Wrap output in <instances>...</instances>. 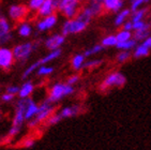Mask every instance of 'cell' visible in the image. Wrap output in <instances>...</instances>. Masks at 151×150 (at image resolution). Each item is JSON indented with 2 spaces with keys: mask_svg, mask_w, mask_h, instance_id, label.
Returning <instances> with one entry per match:
<instances>
[{
  "mask_svg": "<svg viewBox=\"0 0 151 150\" xmlns=\"http://www.w3.org/2000/svg\"><path fill=\"white\" fill-rule=\"evenodd\" d=\"M28 102H29V98L18 99V101L15 104V110L13 118H12V124L9 132H8V136L9 137H15L20 132V130H22L24 123L26 121V119H25V110H26Z\"/></svg>",
  "mask_w": 151,
  "mask_h": 150,
  "instance_id": "6da1fadb",
  "label": "cell"
},
{
  "mask_svg": "<svg viewBox=\"0 0 151 150\" xmlns=\"http://www.w3.org/2000/svg\"><path fill=\"white\" fill-rule=\"evenodd\" d=\"M74 92H75V87L74 86L69 85L68 83L58 81V83L52 85V87L48 90L47 98L45 100L52 104H56L61 100H63L64 98L72 95Z\"/></svg>",
  "mask_w": 151,
  "mask_h": 150,
  "instance_id": "7a4b0ae2",
  "label": "cell"
},
{
  "mask_svg": "<svg viewBox=\"0 0 151 150\" xmlns=\"http://www.w3.org/2000/svg\"><path fill=\"white\" fill-rule=\"evenodd\" d=\"M40 46V42L38 41H28V42H23V43L16 44L12 50L14 54L15 61L19 64H25L29 60L31 55L37 50Z\"/></svg>",
  "mask_w": 151,
  "mask_h": 150,
  "instance_id": "3957f363",
  "label": "cell"
},
{
  "mask_svg": "<svg viewBox=\"0 0 151 150\" xmlns=\"http://www.w3.org/2000/svg\"><path fill=\"white\" fill-rule=\"evenodd\" d=\"M125 84H127L125 75L119 71H114V72L108 73L106 77L103 79V81L100 85V90L102 92H107L111 89L122 88Z\"/></svg>",
  "mask_w": 151,
  "mask_h": 150,
  "instance_id": "277c9868",
  "label": "cell"
},
{
  "mask_svg": "<svg viewBox=\"0 0 151 150\" xmlns=\"http://www.w3.org/2000/svg\"><path fill=\"white\" fill-rule=\"evenodd\" d=\"M54 112H55V104L44 100L42 103L39 104V110L35 118H32L31 120L27 121L28 122V128L32 129V128L40 125L41 123H44Z\"/></svg>",
  "mask_w": 151,
  "mask_h": 150,
  "instance_id": "5b68a950",
  "label": "cell"
},
{
  "mask_svg": "<svg viewBox=\"0 0 151 150\" xmlns=\"http://www.w3.org/2000/svg\"><path fill=\"white\" fill-rule=\"evenodd\" d=\"M89 24L81 20L78 17L70 18V19L64 20L62 26H61V33L63 35H78L85 31Z\"/></svg>",
  "mask_w": 151,
  "mask_h": 150,
  "instance_id": "8992f818",
  "label": "cell"
},
{
  "mask_svg": "<svg viewBox=\"0 0 151 150\" xmlns=\"http://www.w3.org/2000/svg\"><path fill=\"white\" fill-rule=\"evenodd\" d=\"M81 8V0H59L58 12L67 19L77 16Z\"/></svg>",
  "mask_w": 151,
  "mask_h": 150,
  "instance_id": "52a82bcc",
  "label": "cell"
},
{
  "mask_svg": "<svg viewBox=\"0 0 151 150\" xmlns=\"http://www.w3.org/2000/svg\"><path fill=\"white\" fill-rule=\"evenodd\" d=\"M13 40V32L10 19L0 12V46H6Z\"/></svg>",
  "mask_w": 151,
  "mask_h": 150,
  "instance_id": "ba28073f",
  "label": "cell"
},
{
  "mask_svg": "<svg viewBox=\"0 0 151 150\" xmlns=\"http://www.w3.org/2000/svg\"><path fill=\"white\" fill-rule=\"evenodd\" d=\"M30 11L28 6L22 3H16V4H11L8 9V16L9 19L14 22V23H20L23 20H26L28 17Z\"/></svg>",
  "mask_w": 151,
  "mask_h": 150,
  "instance_id": "9c48e42d",
  "label": "cell"
},
{
  "mask_svg": "<svg viewBox=\"0 0 151 150\" xmlns=\"http://www.w3.org/2000/svg\"><path fill=\"white\" fill-rule=\"evenodd\" d=\"M16 62L12 48L8 46H0V69L9 71Z\"/></svg>",
  "mask_w": 151,
  "mask_h": 150,
  "instance_id": "30bf717a",
  "label": "cell"
},
{
  "mask_svg": "<svg viewBox=\"0 0 151 150\" xmlns=\"http://www.w3.org/2000/svg\"><path fill=\"white\" fill-rule=\"evenodd\" d=\"M57 24H58V16L55 13V14L48 15V16L40 17V19H38L35 23V29L40 33H44V32L50 31L52 28H55Z\"/></svg>",
  "mask_w": 151,
  "mask_h": 150,
  "instance_id": "8fae6325",
  "label": "cell"
},
{
  "mask_svg": "<svg viewBox=\"0 0 151 150\" xmlns=\"http://www.w3.org/2000/svg\"><path fill=\"white\" fill-rule=\"evenodd\" d=\"M65 43V35L62 33H52L44 40V47L48 50H55L62 47V45Z\"/></svg>",
  "mask_w": 151,
  "mask_h": 150,
  "instance_id": "7c38bea8",
  "label": "cell"
},
{
  "mask_svg": "<svg viewBox=\"0 0 151 150\" xmlns=\"http://www.w3.org/2000/svg\"><path fill=\"white\" fill-rule=\"evenodd\" d=\"M59 0H45L42 4L39 11L37 12L39 17H44V16H48V15L55 14L58 11Z\"/></svg>",
  "mask_w": 151,
  "mask_h": 150,
  "instance_id": "4fadbf2b",
  "label": "cell"
},
{
  "mask_svg": "<svg viewBox=\"0 0 151 150\" xmlns=\"http://www.w3.org/2000/svg\"><path fill=\"white\" fill-rule=\"evenodd\" d=\"M84 110L83 106L79 105V104H73V105H68V106L62 107L59 112V115L61 116L62 119H68V118H72V117H75V116H78L79 114H81Z\"/></svg>",
  "mask_w": 151,
  "mask_h": 150,
  "instance_id": "5bb4252c",
  "label": "cell"
},
{
  "mask_svg": "<svg viewBox=\"0 0 151 150\" xmlns=\"http://www.w3.org/2000/svg\"><path fill=\"white\" fill-rule=\"evenodd\" d=\"M101 2L104 11L113 12V13L119 12L120 10L123 9L124 6V0H102Z\"/></svg>",
  "mask_w": 151,
  "mask_h": 150,
  "instance_id": "9a60e30c",
  "label": "cell"
},
{
  "mask_svg": "<svg viewBox=\"0 0 151 150\" xmlns=\"http://www.w3.org/2000/svg\"><path fill=\"white\" fill-rule=\"evenodd\" d=\"M33 91H35V83L32 81L25 79V81L20 85L17 95L19 99H27L31 97Z\"/></svg>",
  "mask_w": 151,
  "mask_h": 150,
  "instance_id": "2e32d148",
  "label": "cell"
},
{
  "mask_svg": "<svg viewBox=\"0 0 151 150\" xmlns=\"http://www.w3.org/2000/svg\"><path fill=\"white\" fill-rule=\"evenodd\" d=\"M16 31H17V35L20 38L27 39V38L31 37L32 32H33V27L29 22L23 20V22L18 23L17 27H16Z\"/></svg>",
  "mask_w": 151,
  "mask_h": 150,
  "instance_id": "e0dca14e",
  "label": "cell"
},
{
  "mask_svg": "<svg viewBox=\"0 0 151 150\" xmlns=\"http://www.w3.org/2000/svg\"><path fill=\"white\" fill-rule=\"evenodd\" d=\"M132 11L130 9H122L116 13L115 19H114V25L116 27H121L123 24L131 17Z\"/></svg>",
  "mask_w": 151,
  "mask_h": 150,
  "instance_id": "ac0fdd59",
  "label": "cell"
},
{
  "mask_svg": "<svg viewBox=\"0 0 151 150\" xmlns=\"http://www.w3.org/2000/svg\"><path fill=\"white\" fill-rule=\"evenodd\" d=\"M38 110H39V104L33 99L29 98V102L27 104L26 110H25V119H26V121H29L32 118H35Z\"/></svg>",
  "mask_w": 151,
  "mask_h": 150,
  "instance_id": "d6986e66",
  "label": "cell"
},
{
  "mask_svg": "<svg viewBox=\"0 0 151 150\" xmlns=\"http://www.w3.org/2000/svg\"><path fill=\"white\" fill-rule=\"evenodd\" d=\"M61 54H62V49L61 48L55 49V50H50L46 55L43 56L42 58H40L38 61L41 66H43V64H48V63H50V62H52V61H55L56 59H58V58L61 56Z\"/></svg>",
  "mask_w": 151,
  "mask_h": 150,
  "instance_id": "ffe728a7",
  "label": "cell"
},
{
  "mask_svg": "<svg viewBox=\"0 0 151 150\" xmlns=\"http://www.w3.org/2000/svg\"><path fill=\"white\" fill-rule=\"evenodd\" d=\"M85 8L88 10V12L90 13L93 18L101 15L103 13V11H104L102 2H100V1H89V3L87 6H85Z\"/></svg>",
  "mask_w": 151,
  "mask_h": 150,
  "instance_id": "44dd1931",
  "label": "cell"
},
{
  "mask_svg": "<svg viewBox=\"0 0 151 150\" xmlns=\"http://www.w3.org/2000/svg\"><path fill=\"white\" fill-rule=\"evenodd\" d=\"M87 58L85 57L84 54H75L71 59V68L74 70L75 72L81 71L84 69V64Z\"/></svg>",
  "mask_w": 151,
  "mask_h": 150,
  "instance_id": "7402d4cb",
  "label": "cell"
},
{
  "mask_svg": "<svg viewBox=\"0 0 151 150\" xmlns=\"http://www.w3.org/2000/svg\"><path fill=\"white\" fill-rule=\"evenodd\" d=\"M150 50L148 47H146L142 43L137 44L135 48L133 49V53H132V56H133L135 59H140V58H145L147 56H149L150 54Z\"/></svg>",
  "mask_w": 151,
  "mask_h": 150,
  "instance_id": "603a6c76",
  "label": "cell"
},
{
  "mask_svg": "<svg viewBox=\"0 0 151 150\" xmlns=\"http://www.w3.org/2000/svg\"><path fill=\"white\" fill-rule=\"evenodd\" d=\"M137 45V41L132 38L130 40L124 41V42H118V44L116 45V48L119 49V50H129L131 52L135 48V46Z\"/></svg>",
  "mask_w": 151,
  "mask_h": 150,
  "instance_id": "cb8c5ba5",
  "label": "cell"
},
{
  "mask_svg": "<svg viewBox=\"0 0 151 150\" xmlns=\"http://www.w3.org/2000/svg\"><path fill=\"white\" fill-rule=\"evenodd\" d=\"M104 49H105L104 46H103L101 43H100V44H94V45H92V46L89 47V48L85 49V52L83 53V54H84L86 58H91V57H94V56H96L98 54H100V53H102Z\"/></svg>",
  "mask_w": 151,
  "mask_h": 150,
  "instance_id": "d4e9b609",
  "label": "cell"
},
{
  "mask_svg": "<svg viewBox=\"0 0 151 150\" xmlns=\"http://www.w3.org/2000/svg\"><path fill=\"white\" fill-rule=\"evenodd\" d=\"M55 69H54V66H48V64H43V66H41L37 71H35V74L38 76V77H47V76H50L54 73Z\"/></svg>",
  "mask_w": 151,
  "mask_h": 150,
  "instance_id": "484cf974",
  "label": "cell"
},
{
  "mask_svg": "<svg viewBox=\"0 0 151 150\" xmlns=\"http://www.w3.org/2000/svg\"><path fill=\"white\" fill-rule=\"evenodd\" d=\"M101 44L104 46V48H107V47H116V45L118 44V40H117L116 35H105L101 40Z\"/></svg>",
  "mask_w": 151,
  "mask_h": 150,
  "instance_id": "4316f807",
  "label": "cell"
},
{
  "mask_svg": "<svg viewBox=\"0 0 151 150\" xmlns=\"http://www.w3.org/2000/svg\"><path fill=\"white\" fill-rule=\"evenodd\" d=\"M148 13V9L147 8H140V9L133 11L131 13V17L130 19L135 23V22H139V20H144V18L146 17V15Z\"/></svg>",
  "mask_w": 151,
  "mask_h": 150,
  "instance_id": "83f0119b",
  "label": "cell"
},
{
  "mask_svg": "<svg viewBox=\"0 0 151 150\" xmlns=\"http://www.w3.org/2000/svg\"><path fill=\"white\" fill-rule=\"evenodd\" d=\"M104 61L100 59V58H89V59H86L84 64V69H89V70H93L96 69V68H100V66L103 64Z\"/></svg>",
  "mask_w": 151,
  "mask_h": 150,
  "instance_id": "f1b7e54d",
  "label": "cell"
},
{
  "mask_svg": "<svg viewBox=\"0 0 151 150\" xmlns=\"http://www.w3.org/2000/svg\"><path fill=\"white\" fill-rule=\"evenodd\" d=\"M132 57V53L129 50H120L116 55V61L117 63L123 64L125 62H128Z\"/></svg>",
  "mask_w": 151,
  "mask_h": 150,
  "instance_id": "f546056e",
  "label": "cell"
},
{
  "mask_svg": "<svg viewBox=\"0 0 151 150\" xmlns=\"http://www.w3.org/2000/svg\"><path fill=\"white\" fill-rule=\"evenodd\" d=\"M116 38L118 42H124V41H128L133 38V31H129V30H124L121 28L116 33Z\"/></svg>",
  "mask_w": 151,
  "mask_h": 150,
  "instance_id": "4dcf8cb0",
  "label": "cell"
},
{
  "mask_svg": "<svg viewBox=\"0 0 151 150\" xmlns=\"http://www.w3.org/2000/svg\"><path fill=\"white\" fill-rule=\"evenodd\" d=\"M149 35H150V29H142L138 31H133V38L137 42H142Z\"/></svg>",
  "mask_w": 151,
  "mask_h": 150,
  "instance_id": "1f68e13d",
  "label": "cell"
},
{
  "mask_svg": "<svg viewBox=\"0 0 151 150\" xmlns=\"http://www.w3.org/2000/svg\"><path fill=\"white\" fill-rule=\"evenodd\" d=\"M45 0H28L27 6L30 12H38Z\"/></svg>",
  "mask_w": 151,
  "mask_h": 150,
  "instance_id": "d6a6232c",
  "label": "cell"
},
{
  "mask_svg": "<svg viewBox=\"0 0 151 150\" xmlns=\"http://www.w3.org/2000/svg\"><path fill=\"white\" fill-rule=\"evenodd\" d=\"M149 1L150 0H131L130 1V10L132 12L136 11V10L142 8V6L146 4V3H148Z\"/></svg>",
  "mask_w": 151,
  "mask_h": 150,
  "instance_id": "836d02e7",
  "label": "cell"
},
{
  "mask_svg": "<svg viewBox=\"0 0 151 150\" xmlns=\"http://www.w3.org/2000/svg\"><path fill=\"white\" fill-rule=\"evenodd\" d=\"M61 120H62V118H61V116L59 115V112H54L52 115H50V118L45 121V124H46V125H56V124H58Z\"/></svg>",
  "mask_w": 151,
  "mask_h": 150,
  "instance_id": "e575fe53",
  "label": "cell"
},
{
  "mask_svg": "<svg viewBox=\"0 0 151 150\" xmlns=\"http://www.w3.org/2000/svg\"><path fill=\"white\" fill-rule=\"evenodd\" d=\"M142 29H150V25L145 20H139V22L133 23V31H138Z\"/></svg>",
  "mask_w": 151,
  "mask_h": 150,
  "instance_id": "d590c367",
  "label": "cell"
},
{
  "mask_svg": "<svg viewBox=\"0 0 151 150\" xmlns=\"http://www.w3.org/2000/svg\"><path fill=\"white\" fill-rule=\"evenodd\" d=\"M81 81V75L79 74H73L71 76H69L65 83H68L69 85H72V86H75L76 84H78V81Z\"/></svg>",
  "mask_w": 151,
  "mask_h": 150,
  "instance_id": "8d00e7d4",
  "label": "cell"
},
{
  "mask_svg": "<svg viewBox=\"0 0 151 150\" xmlns=\"http://www.w3.org/2000/svg\"><path fill=\"white\" fill-rule=\"evenodd\" d=\"M15 95L14 94H11V93H8V92H4L2 94H0V101L2 102V103H10L14 100Z\"/></svg>",
  "mask_w": 151,
  "mask_h": 150,
  "instance_id": "74e56055",
  "label": "cell"
},
{
  "mask_svg": "<svg viewBox=\"0 0 151 150\" xmlns=\"http://www.w3.org/2000/svg\"><path fill=\"white\" fill-rule=\"evenodd\" d=\"M18 90H19V87L18 86H15V85H9V86L6 88V92L11 93V94H14V95H17Z\"/></svg>",
  "mask_w": 151,
  "mask_h": 150,
  "instance_id": "f35d334b",
  "label": "cell"
},
{
  "mask_svg": "<svg viewBox=\"0 0 151 150\" xmlns=\"http://www.w3.org/2000/svg\"><path fill=\"white\" fill-rule=\"evenodd\" d=\"M35 144V139L32 137H28V138L24 139L23 141V147L25 148H32Z\"/></svg>",
  "mask_w": 151,
  "mask_h": 150,
  "instance_id": "ab89813d",
  "label": "cell"
},
{
  "mask_svg": "<svg viewBox=\"0 0 151 150\" xmlns=\"http://www.w3.org/2000/svg\"><path fill=\"white\" fill-rule=\"evenodd\" d=\"M121 28L124 29V30H129V31H133V22L131 19H128L122 25Z\"/></svg>",
  "mask_w": 151,
  "mask_h": 150,
  "instance_id": "60d3db41",
  "label": "cell"
},
{
  "mask_svg": "<svg viewBox=\"0 0 151 150\" xmlns=\"http://www.w3.org/2000/svg\"><path fill=\"white\" fill-rule=\"evenodd\" d=\"M142 43L144 44V45H145L146 47H148L149 49H151V35H149L148 38H146V39L144 41H142Z\"/></svg>",
  "mask_w": 151,
  "mask_h": 150,
  "instance_id": "b9f144b4",
  "label": "cell"
},
{
  "mask_svg": "<svg viewBox=\"0 0 151 150\" xmlns=\"http://www.w3.org/2000/svg\"><path fill=\"white\" fill-rule=\"evenodd\" d=\"M88 1H100V2H101L102 0H88Z\"/></svg>",
  "mask_w": 151,
  "mask_h": 150,
  "instance_id": "7bdbcfd3",
  "label": "cell"
},
{
  "mask_svg": "<svg viewBox=\"0 0 151 150\" xmlns=\"http://www.w3.org/2000/svg\"><path fill=\"white\" fill-rule=\"evenodd\" d=\"M1 116H2V114H1V110H0V118H1Z\"/></svg>",
  "mask_w": 151,
  "mask_h": 150,
  "instance_id": "ee69618b",
  "label": "cell"
},
{
  "mask_svg": "<svg viewBox=\"0 0 151 150\" xmlns=\"http://www.w3.org/2000/svg\"><path fill=\"white\" fill-rule=\"evenodd\" d=\"M0 92H1V89H0Z\"/></svg>",
  "mask_w": 151,
  "mask_h": 150,
  "instance_id": "f6af8a7d",
  "label": "cell"
}]
</instances>
